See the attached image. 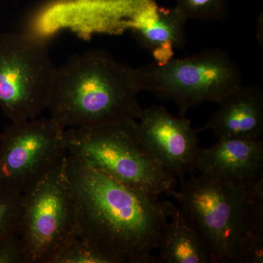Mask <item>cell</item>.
I'll return each mask as SVG.
<instances>
[{
    "label": "cell",
    "mask_w": 263,
    "mask_h": 263,
    "mask_svg": "<svg viewBox=\"0 0 263 263\" xmlns=\"http://www.w3.org/2000/svg\"><path fill=\"white\" fill-rule=\"evenodd\" d=\"M75 197L78 235L113 263H157L153 252L176 205L129 186L67 154Z\"/></svg>",
    "instance_id": "cell-1"
},
{
    "label": "cell",
    "mask_w": 263,
    "mask_h": 263,
    "mask_svg": "<svg viewBox=\"0 0 263 263\" xmlns=\"http://www.w3.org/2000/svg\"><path fill=\"white\" fill-rule=\"evenodd\" d=\"M136 69L94 49L57 67L50 117L65 129L136 121L143 108Z\"/></svg>",
    "instance_id": "cell-2"
},
{
    "label": "cell",
    "mask_w": 263,
    "mask_h": 263,
    "mask_svg": "<svg viewBox=\"0 0 263 263\" xmlns=\"http://www.w3.org/2000/svg\"><path fill=\"white\" fill-rule=\"evenodd\" d=\"M137 121L68 128L67 153L86 165L147 193L168 195L177 179L159 165L140 141Z\"/></svg>",
    "instance_id": "cell-3"
},
{
    "label": "cell",
    "mask_w": 263,
    "mask_h": 263,
    "mask_svg": "<svg viewBox=\"0 0 263 263\" xmlns=\"http://www.w3.org/2000/svg\"><path fill=\"white\" fill-rule=\"evenodd\" d=\"M140 91L172 100L185 117L205 102L219 103L243 85V76L229 53L219 48L202 51L164 63L152 62L136 69Z\"/></svg>",
    "instance_id": "cell-4"
},
{
    "label": "cell",
    "mask_w": 263,
    "mask_h": 263,
    "mask_svg": "<svg viewBox=\"0 0 263 263\" xmlns=\"http://www.w3.org/2000/svg\"><path fill=\"white\" fill-rule=\"evenodd\" d=\"M168 195L193 223L211 262L235 263L243 232L245 185L193 173Z\"/></svg>",
    "instance_id": "cell-5"
},
{
    "label": "cell",
    "mask_w": 263,
    "mask_h": 263,
    "mask_svg": "<svg viewBox=\"0 0 263 263\" xmlns=\"http://www.w3.org/2000/svg\"><path fill=\"white\" fill-rule=\"evenodd\" d=\"M57 70L41 38L0 33V110L10 122L36 119L48 108Z\"/></svg>",
    "instance_id": "cell-6"
},
{
    "label": "cell",
    "mask_w": 263,
    "mask_h": 263,
    "mask_svg": "<svg viewBox=\"0 0 263 263\" xmlns=\"http://www.w3.org/2000/svg\"><path fill=\"white\" fill-rule=\"evenodd\" d=\"M65 160L22 193L18 235L29 263L51 262L78 235L75 197Z\"/></svg>",
    "instance_id": "cell-7"
},
{
    "label": "cell",
    "mask_w": 263,
    "mask_h": 263,
    "mask_svg": "<svg viewBox=\"0 0 263 263\" xmlns=\"http://www.w3.org/2000/svg\"><path fill=\"white\" fill-rule=\"evenodd\" d=\"M65 129L50 117L7 126L0 134V188L22 194L63 162Z\"/></svg>",
    "instance_id": "cell-8"
},
{
    "label": "cell",
    "mask_w": 263,
    "mask_h": 263,
    "mask_svg": "<svg viewBox=\"0 0 263 263\" xmlns=\"http://www.w3.org/2000/svg\"><path fill=\"white\" fill-rule=\"evenodd\" d=\"M138 120L140 141L159 165L179 181L193 174L200 147L188 119L171 115L164 106H152L143 109Z\"/></svg>",
    "instance_id": "cell-9"
},
{
    "label": "cell",
    "mask_w": 263,
    "mask_h": 263,
    "mask_svg": "<svg viewBox=\"0 0 263 263\" xmlns=\"http://www.w3.org/2000/svg\"><path fill=\"white\" fill-rule=\"evenodd\" d=\"M195 170L202 176L247 186L263 176V142L219 138L209 148H199Z\"/></svg>",
    "instance_id": "cell-10"
},
{
    "label": "cell",
    "mask_w": 263,
    "mask_h": 263,
    "mask_svg": "<svg viewBox=\"0 0 263 263\" xmlns=\"http://www.w3.org/2000/svg\"><path fill=\"white\" fill-rule=\"evenodd\" d=\"M188 19L176 7L162 8L150 0L135 12L127 24L137 42L146 50L157 63L174 58L175 52L186 43Z\"/></svg>",
    "instance_id": "cell-11"
},
{
    "label": "cell",
    "mask_w": 263,
    "mask_h": 263,
    "mask_svg": "<svg viewBox=\"0 0 263 263\" xmlns=\"http://www.w3.org/2000/svg\"><path fill=\"white\" fill-rule=\"evenodd\" d=\"M219 104L197 133L212 130L219 138H260L263 133V91L257 85L241 86Z\"/></svg>",
    "instance_id": "cell-12"
},
{
    "label": "cell",
    "mask_w": 263,
    "mask_h": 263,
    "mask_svg": "<svg viewBox=\"0 0 263 263\" xmlns=\"http://www.w3.org/2000/svg\"><path fill=\"white\" fill-rule=\"evenodd\" d=\"M157 262L210 263L206 247L193 223L175 207L161 233Z\"/></svg>",
    "instance_id": "cell-13"
},
{
    "label": "cell",
    "mask_w": 263,
    "mask_h": 263,
    "mask_svg": "<svg viewBox=\"0 0 263 263\" xmlns=\"http://www.w3.org/2000/svg\"><path fill=\"white\" fill-rule=\"evenodd\" d=\"M243 232L263 236V176L246 186Z\"/></svg>",
    "instance_id": "cell-14"
},
{
    "label": "cell",
    "mask_w": 263,
    "mask_h": 263,
    "mask_svg": "<svg viewBox=\"0 0 263 263\" xmlns=\"http://www.w3.org/2000/svg\"><path fill=\"white\" fill-rule=\"evenodd\" d=\"M50 263H113L94 246L79 235L72 238Z\"/></svg>",
    "instance_id": "cell-15"
},
{
    "label": "cell",
    "mask_w": 263,
    "mask_h": 263,
    "mask_svg": "<svg viewBox=\"0 0 263 263\" xmlns=\"http://www.w3.org/2000/svg\"><path fill=\"white\" fill-rule=\"evenodd\" d=\"M176 7L188 20L206 22L226 15L228 0H176Z\"/></svg>",
    "instance_id": "cell-16"
},
{
    "label": "cell",
    "mask_w": 263,
    "mask_h": 263,
    "mask_svg": "<svg viewBox=\"0 0 263 263\" xmlns=\"http://www.w3.org/2000/svg\"><path fill=\"white\" fill-rule=\"evenodd\" d=\"M22 194L0 188V239L18 235L22 215Z\"/></svg>",
    "instance_id": "cell-17"
},
{
    "label": "cell",
    "mask_w": 263,
    "mask_h": 263,
    "mask_svg": "<svg viewBox=\"0 0 263 263\" xmlns=\"http://www.w3.org/2000/svg\"><path fill=\"white\" fill-rule=\"evenodd\" d=\"M263 236L243 232L238 243L235 263H262Z\"/></svg>",
    "instance_id": "cell-18"
},
{
    "label": "cell",
    "mask_w": 263,
    "mask_h": 263,
    "mask_svg": "<svg viewBox=\"0 0 263 263\" xmlns=\"http://www.w3.org/2000/svg\"><path fill=\"white\" fill-rule=\"evenodd\" d=\"M0 263H29L25 247L18 235L0 239Z\"/></svg>",
    "instance_id": "cell-19"
}]
</instances>
